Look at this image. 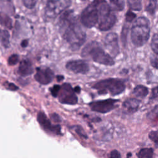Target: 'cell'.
<instances>
[{"instance_id":"obj_32","label":"cell","mask_w":158,"mask_h":158,"mask_svg":"<svg viewBox=\"0 0 158 158\" xmlns=\"http://www.w3.org/2000/svg\"><path fill=\"white\" fill-rule=\"evenodd\" d=\"M109 158H121V155L118 151L113 150L111 151Z\"/></svg>"},{"instance_id":"obj_33","label":"cell","mask_w":158,"mask_h":158,"mask_svg":"<svg viewBox=\"0 0 158 158\" xmlns=\"http://www.w3.org/2000/svg\"><path fill=\"white\" fill-rule=\"evenodd\" d=\"M6 88L10 90V91H16L19 89L18 86H17L15 85H14V83H8L7 85L6 86Z\"/></svg>"},{"instance_id":"obj_31","label":"cell","mask_w":158,"mask_h":158,"mask_svg":"<svg viewBox=\"0 0 158 158\" xmlns=\"http://www.w3.org/2000/svg\"><path fill=\"white\" fill-rule=\"evenodd\" d=\"M73 128H75V131H76L80 136H82V137L84 138H87V135H86V134L85 133L84 130L82 129L81 127L77 126V127H73Z\"/></svg>"},{"instance_id":"obj_12","label":"cell","mask_w":158,"mask_h":158,"mask_svg":"<svg viewBox=\"0 0 158 158\" xmlns=\"http://www.w3.org/2000/svg\"><path fill=\"white\" fill-rule=\"evenodd\" d=\"M67 69L75 73L85 74L89 70V65L83 60H74L69 61L65 65Z\"/></svg>"},{"instance_id":"obj_6","label":"cell","mask_w":158,"mask_h":158,"mask_svg":"<svg viewBox=\"0 0 158 158\" xmlns=\"http://www.w3.org/2000/svg\"><path fill=\"white\" fill-rule=\"evenodd\" d=\"M72 0H49L47 2L44 15L48 19H53L67 9Z\"/></svg>"},{"instance_id":"obj_19","label":"cell","mask_w":158,"mask_h":158,"mask_svg":"<svg viewBox=\"0 0 158 158\" xmlns=\"http://www.w3.org/2000/svg\"><path fill=\"white\" fill-rule=\"evenodd\" d=\"M110 7L112 10L121 11L124 9V0H110Z\"/></svg>"},{"instance_id":"obj_20","label":"cell","mask_w":158,"mask_h":158,"mask_svg":"<svg viewBox=\"0 0 158 158\" xmlns=\"http://www.w3.org/2000/svg\"><path fill=\"white\" fill-rule=\"evenodd\" d=\"M153 149L152 148H143L137 154L138 158H152Z\"/></svg>"},{"instance_id":"obj_18","label":"cell","mask_w":158,"mask_h":158,"mask_svg":"<svg viewBox=\"0 0 158 158\" xmlns=\"http://www.w3.org/2000/svg\"><path fill=\"white\" fill-rule=\"evenodd\" d=\"M10 34L7 30H1V41L2 45L5 48H8L10 46Z\"/></svg>"},{"instance_id":"obj_8","label":"cell","mask_w":158,"mask_h":158,"mask_svg":"<svg viewBox=\"0 0 158 158\" xmlns=\"http://www.w3.org/2000/svg\"><path fill=\"white\" fill-rule=\"evenodd\" d=\"M117 100L108 99L102 101H97L89 104L92 110L99 113H107L113 110L115 107Z\"/></svg>"},{"instance_id":"obj_5","label":"cell","mask_w":158,"mask_h":158,"mask_svg":"<svg viewBox=\"0 0 158 158\" xmlns=\"http://www.w3.org/2000/svg\"><path fill=\"white\" fill-rule=\"evenodd\" d=\"M99 19V9L96 2L93 1L82 11L80 20L84 27L92 28L98 23Z\"/></svg>"},{"instance_id":"obj_30","label":"cell","mask_w":158,"mask_h":158,"mask_svg":"<svg viewBox=\"0 0 158 158\" xmlns=\"http://www.w3.org/2000/svg\"><path fill=\"white\" fill-rule=\"evenodd\" d=\"M135 18H136V14L130 10H128L125 14V19H126V21L128 22H132Z\"/></svg>"},{"instance_id":"obj_27","label":"cell","mask_w":158,"mask_h":158,"mask_svg":"<svg viewBox=\"0 0 158 158\" xmlns=\"http://www.w3.org/2000/svg\"><path fill=\"white\" fill-rule=\"evenodd\" d=\"M149 138L155 143L156 145L158 146V130L151 131L149 133Z\"/></svg>"},{"instance_id":"obj_21","label":"cell","mask_w":158,"mask_h":158,"mask_svg":"<svg viewBox=\"0 0 158 158\" xmlns=\"http://www.w3.org/2000/svg\"><path fill=\"white\" fill-rule=\"evenodd\" d=\"M142 0H127L129 7L133 10L139 11L142 9Z\"/></svg>"},{"instance_id":"obj_7","label":"cell","mask_w":158,"mask_h":158,"mask_svg":"<svg viewBox=\"0 0 158 158\" xmlns=\"http://www.w3.org/2000/svg\"><path fill=\"white\" fill-rule=\"evenodd\" d=\"M58 96L59 102L62 104L75 105L78 102L75 91L69 83H64L62 85Z\"/></svg>"},{"instance_id":"obj_35","label":"cell","mask_w":158,"mask_h":158,"mask_svg":"<svg viewBox=\"0 0 158 158\" xmlns=\"http://www.w3.org/2000/svg\"><path fill=\"white\" fill-rule=\"evenodd\" d=\"M51 118L55 122H60V117L56 113H53L51 115Z\"/></svg>"},{"instance_id":"obj_24","label":"cell","mask_w":158,"mask_h":158,"mask_svg":"<svg viewBox=\"0 0 158 158\" xmlns=\"http://www.w3.org/2000/svg\"><path fill=\"white\" fill-rule=\"evenodd\" d=\"M151 46L155 54H158V34H155L152 36Z\"/></svg>"},{"instance_id":"obj_9","label":"cell","mask_w":158,"mask_h":158,"mask_svg":"<svg viewBox=\"0 0 158 158\" xmlns=\"http://www.w3.org/2000/svg\"><path fill=\"white\" fill-rule=\"evenodd\" d=\"M54 76L52 70L49 67H38L35 75V79L41 85H48L52 81Z\"/></svg>"},{"instance_id":"obj_25","label":"cell","mask_w":158,"mask_h":158,"mask_svg":"<svg viewBox=\"0 0 158 158\" xmlns=\"http://www.w3.org/2000/svg\"><path fill=\"white\" fill-rule=\"evenodd\" d=\"M19 55L16 54H12L10 56H9L8 59V60H7L8 64L9 65H14L17 64V62H19Z\"/></svg>"},{"instance_id":"obj_16","label":"cell","mask_w":158,"mask_h":158,"mask_svg":"<svg viewBox=\"0 0 158 158\" xmlns=\"http://www.w3.org/2000/svg\"><path fill=\"white\" fill-rule=\"evenodd\" d=\"M148 89L143 85H138L133 89V94L138 98H143L148 94Z\"/></svg>"},{"instance_id":"obj_26","label":"cell","mask_w":158,"mask_h":158,"mask_svg":"<svg viewBox=\"0 0 158 158\" xmlns=\"http://www.w3.org/2000/svg\"><path fill=\"white\" fill-rule=\"evenodd\" d=\"M37 1L38 0H22V2L25 7L31 9L35 6Z\"/></svg>"},{"instance_id":"obj_3","label":"cell","mask_w":158,"mask_h":158,"mask_svg":"<svg viewBox=\"0 0 158 158\" xmlns=\"http://www.w3.org/2000/svg\"><path fill=\"white\" fill-rule=\"evenodd\" d=\"M150 34L149 21L144 17L138 18L133 23L131 31V39L133 44L140 47L149 40Z\"/></svg>"},{"instance_id":"obj_40","label":"cell","mask_w":158,"mask_h":158,"mask_svg":"<svg viewBox=\"0 0 158 158\" xmlns=\"http://www.w3.org/2000/svg\"><path fill=\"white\" fill-rule=\"evenodd\" d=\"M81 1H85V0H81Z\"/></svg>"},{"instance_id":"obj_34","label":"cell","mask_w":158,"mask_h":158,"mask_svg":"<svg viewBox=\"0 0 158 158\" xmlns=\"http://www.w3.org/2000/svg\"><path fill=\"white\" fill-rule=\"evenodd\" d=\"M151 98L152 99H158V86L152 89Z\"/></svg>"},{"instance_id":"obj_15","label":"cell","mask_w":158,"mask_h":158,"mask_svg":"<svg viewBox=\"0 0 158 158\" xmlns=\"http://www.w3.org/2000/svg\"><path fill=\"white\" fill-rule=\"evenodd\" d=\"M19 73L22 76H28L33 73V67L31 62L28 59H23L20 61L19 69Z\"/></svg>"},{"instance_id":"obj_37","label":"cell","mask_w":158,"mask_h":158,"mask_svg":"<svg viewBox=\"0 0 158 158\" xmlns=\"http://www.w3.org/2000/svg\"><path fill=\"white\" fill-rule=\"evenodd\" d=\"M56 78H57V81H62V80H64V76H62V75H57V76L56 77Z\"/></svg>"},{"instance_id":"obj_11","label":"cell","mask_w":158,"mask_h":158,"mask_svg":"<svg viewBox=\"0 0 158 158\" xmlns=\"http://www.w3.org/2000/svg\"><path fill=\"white\" fill-rule=\"evenodd\" d=\"M37 120L41 127L46 131H49L56 135L60 134V127L59 125H53L46 114L43 112H39L37 114Z\"/></svg>"},{"instance_id":"obj_29","label":"cell","mask_w":158,"mask_h":158,"mask_svg":"<svg viewBox=\"0 0 158 158\" xmlns=\"http://www.w3.org/2000/svg\"><path fill=\"white\" fill-rule=\"evenodd\" d=\"M60 88H61V86L60 85H55L53 86L52 88H50V91H51V94L52 95L53 97L56 98V97L58 96V94H59V93L60 91Z\"/></svg>"},{"instance_id":"obj_14","label":"cell","mask_w":158,"mask_h":158,"mask_svg":"<svg viewBox=\"0 0 158 158\" xmlns=\"http://www.w3.org/2000/svg\"><path fill=\"white\" fill-rule=\"evenodd\" d=\"M140 105V101L136 98H129L123 103L124 110L128 114H133L136 112Z\"/></svg>"},{"instance_id":"obj_23","label":"cell","mask_w":158,"mask_h":158,"mask_svg":"<svg viewBox=\"0 0 158 158\" xmlns=\"http://www.w3.org/2000/svg\"><path fill=\"white\" fill-rule=\"evenodd\" d=\"M156 6H157V0H149L148 4L146 6L145 10L148 14L151 15H153L155 12Z\"/></svg>"},{"instance_id":"obj_1","label":"cell","mask_w":158,"mask_h":158,"mask_svg":"<svg viewBox=\"0 0 158 158\" xmlns=\"http://www.w3.org/2000/svg\"><path fill=\"white\" fill-rule=\"evenodd\" d=\"M58 26L61 36L69 44L72 50L78 49L85 43L86 33L80 25L73 10H68L62 12Z\"/></svg>"},{"instance_id":"obj_28","label":"cell","mask_w":158,"mask_h":158,"mask_svg":"<svg viewBox=\"0 0 158 158\" xmlns=\"http://www.w3.org/2000/svg\"><path fill=\"white\" fill-rule=\"evenodd\" d=\"M150 62L151 65L157 69H158V54H156L152 55L150 58Z\"/></svg>"},{"instance_id":"obj_36","label":"cell","mask_w":158,"mask_h":158,"mask_svg":"<svg viewBox=\"0 0 158 158\" xmlns=\"http://www.w3.org/2000/svg\"><path fill=\"white\" fill-rule=\"evenodd\" d=\"M28 40H23L20 43V45L22 48L27 47L28 46Z\"/></svg>"},{"instance_id":"obj_39","label":"cell","mask_w":158,"mask_h":158,"mask_svg":"<svg viewBox=\"0 0 158 158\" xmlns=\"http://www.w3.org/2000/svg\"><path fill=\"white\" fill-rule=\"evenodd\" d=\"M44 1H46V2H48V1H49V0H44Z\"/></svg>"},{"instance_id":"obj_22","label":"cell","mask_w":158,"mask_h":158,"mask_svg":"<svg viewBox=\"0 0 158 158\" xmlns=\"http://www.w3.org/2000/svg\"><path fill=\"white\" fill-rule=\"evenodd\" d=\"M1 23L2 26H4L9 29H11L12 27V21L10 17L6 14H1Z\"/></svg>"},{"instance_id":"obj_4","label":"cell","mask_w":158,"mask_h":158,"mask_svg":"<svg viewBox=\"0 0 158 158\" xmlns=\"http://www.w3.org/2000/svg\"><path fill=\"white\" fill-rule=\"evenodd\" d=\"M93 88L97 89L99 94H106L109 92L111 95L115 96L124 91L125 85L122 80L107 78L95 83Z\"/></svg>"},{"instance_id":"obj_38","label":"cell","mask_w":158,"mask_h":158,"mask_svg":"<svg viewBox=\"0 0 158 158\" xmlns=\"http://www.w3.org/2000/svg\"><path fill=\"white\" fill-rule=\"evenodd\" d=\"M74 91H75V92L79 93L80 92V91H81V88H80L79 86H76V87L74 88Z\"/></svg>"},{"instance_id":"obj_2","label":"cell","mask_w":158,"mask_h":158,"mask_svg":"<svg viewBox=\"0 0 158 158\" xmlns=\"http://www.w3.org/2000/svg\"><path fill=\"white\" fill-rule=\"evenodd\" d=\"M81 56L89 57L95 62L105 65L112 66L115 64L112 56L106 52L97 41H91L87 44L81 51Z\"/></svg>"},{"instance_id":"obj_13","label":"cell","mask_w":158,"mask_h":158,"mask_svg":"<svg viewBox=\"0 0 158 158\" xmlns=\"http://www.w3.org/2000/svg\"><path fill=\"white\" fill-rule=\"evenodd\" d=\"M116 21V16L112 12H110L99 19L98 27L101 31H107L113 27Z\"/></svg>"},{"instance_id":"obj_10","label":"cell","mask_w":158,"mask_h":158,"mask_svg":"<svg viewBox=\"0 0 158 158\" xmlns=\"http://www.w3.org/2000/svg\"><path fill=\"white\" fill-rule=\"evenodd\" d=\"M104 44L105 48L113 56H116L119 53L118 36L115 33H109L104 38Z\"/></svg>"},{"instance_id":"obj_17","label":"cell","mask_w":158,"mask_h":158,"mask_svg":"<svg viewBox=\"0 0 158 158\" xmlns=\"http://www.w3.org/2000/svg\"><path fill=\"white\" fill-rule=\"evenodd\" d=\"M148 120L153 124H158V105H156L147 115Z\"/></svg>"}]
</instances>
